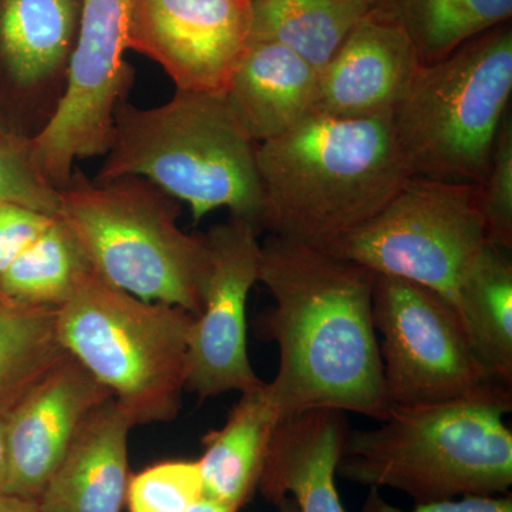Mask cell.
<instances>
[{"label":"cell","instance_id":"35","mask_svg":"<svg viewBox=\"0 0 512 512\" xmlns=\"http://www.w3.org/2000/svg\"><path fill=\"white\" fill-rule=\"evenodd\" d=\"M6 302L5 299L2 298V296H0V308H2V306H5L6 305Z\"/></svg>","mask_w":512,"mask_h":512},{"label":"cell","instance_id":"17","mask_svg":"<svg viewBox=\"0 0 512 512\" xmlns=\"http://www.w3.org/2000/svg\"><path fill=\"white\" fill-rule=\"evenodd\" d=\"M318 87L319 70L291 47L252 39L225 97L249 137L261 144L311 116Z\"/></svg>","mask_w":512,"mask_h":512},{"label":"cell","instance_id":"16","mask_svg":"<svg viewBox=\"0 0 512 512\" xmlns=\"http://www.w3.org/2000/svg\"><path fill=\"white\" fill-rule=\"evenodd\" d=\"M130 414L110 397L84 421L39 503L45 512H121L126 503Z\"/></svg>","mask_w":512,"mask_h":512},{"label":"cell","instance_id":"21","mask_svg":"<svg viewBox=\"0 0 512 512\" xmlns=\"http://www.w3.org/2000/svg\"><path fill=\"white\" fill-rule=\"evenodd\" d=\"M380 0H252V39L291 47L320 70Z\"/></svg>","mask_w":512,"mask_h":512},{"label":"cell","instance_id":"19","mask_svg":"<svg viewBox=\"0 0 512 512\" xmlns=\"http://www.w3.org/2000/svg\"><path fill=\"white\" fill-rule=\"evenodd\" d=\"M79 0H0V63L19 87L66 76L79 28Z\"/></svg>","mask_w":512,"mask_h":512},{"label":"cell","instance_id":"13","mask_svg":"<svg viewBox=\"0 0 512 512\" xmlns=\"http://www.w3.org/2000/svg\"><path fill=\"white\" fill-rule=\"evenodd\" d=\"M109 389L67 353L6 417L5 493L39 501L77 433Z\"/></svg>","mask_w":512,"mask_h":512},{"label":"cell","instance_id":"24","mask_svg":"<svg viewBox=\"0 0 512 512\" xmlns=\"http://www.w3.org/2000/svg\"><path fill=\"white\" fill-rule=\"evenodd\" d=\"M70 229L55 217L46 231L0 275V296L16 305L57 309L92 271Z\"/></svg>","mask_w":512,"mask_h":512},{"label":"cell","instance_id":"18","mask_svg":"<svg viewBox=\"0 0 512 512\" xmlns=\"http://www.w3.org/2000/svg\"><path fill=\"white\" fill-rule=\"evenodd\" d=\"M281 423L268 383L241 393L220 430L204 437L202 495L241 510L258 491L266 454Z\"/></svg>","mask_w":512,"mask_h":512},{"label":"cell","instance_id":"1","mask_svg":"<svg viewBox=\"0 0 512 512\" xmlns=\"http://www.w3.org/2000/svg\"><path fill=\"white\" fill-rule=\"evenodd\" d=\"M373 278L326 249L274 235L262 244L259 282L274 306L259 330L279 349L268 387L281 421L323 409L386 419Z\"/></svg>","mask_w":512,"mask_h":512},{"label":"cell","instance_id":"26","mask_svg":"<svg viewBox=\"0 0 512 512\" xmlns=\"http://www.w3.org/2000/svg\"><path fill=\"white\" fill-rule=\"evenodd\" d=\"M20 205L57 217L59 190L33 160L30 138L0 136V207Z\"/></svg>","mask_w":512,"mask_h":512},{"label":"cell","instance_id":"25","mask_svg":"<svg viewBox=\"0 0 512 512\" xmlns=\"http://www.w3.org/2000/svg\"><path fill=\"white\" fill-rule=\"evenodd\" d=\"M202 495L198 461H165L128 481L130 512H185Z\"/></svg>","mask_w":512,"mask_h":512},{"label":"cell","instance_id":"5","mask_svg":"<svg viewBox=\"0 0 512 512\" xmlns=\"http://www.w3.org/2000/svg\"><path fill=\"white\" fill-rule=\"evenodd\" d=\"M57 190V217L101 278L143 301L200 315L210 255L204 235L178 225L175 198L144 178L101 184L77 168Z\"/></svg>","mask_w":512,"mask_h":512},{"label":"cell","instance_id":"34","mask_svg":"<svg viewBox=\"0 0 512 512\" xmlns=\"http://www.w3.org/2000/svg\"><path fill=\"white\" fill-rule=\"evenodd\" d=\"M12 133V131L9 130L8 124L5 123V120H3L2 114H0V136L2 134H8Z\"/></svg>","mask_w":512,"mask_h":512},{"label":"cell","instance_id":"28","mask_svg":"<svg viewBox=\"0 0 512 512\" xmlns=\"http://www.w3.org/2000/svg\"><path fill=\"white\" fill-rule=\"evenodd\" d=\"M55 217L20 207H0V275L36 241Z\"/></svg>","mask_w":512,"mask_h":512},{"label":"cell","instance_id":"31","mask_svg":"<svg viewBox=\"0 0 512 512\" xmlns=\"http://www.w3.org/2000/svg\"><path fill=\"white\" fill-rule=\"evenodd\" d=\"M8 443H6V419H0V493H5L8 483Z\"/></svg>","mask_w":512,"mask_h":512},{"label":"cell","instance_id":"12","mask_svg":"<svg viewBox=\"0 0 512 512\" xmlns=\"http://www.w3.org/2000/svg\"><path fill=\"white\" fill-rule=\"evenodd\" d=\"M252 25V0H130L127 45L160 64L175 90L225 94Z\"/></svg>","mask_w":512,"mask_h":512},{"label":"cell","instance_id":"9","mask_svg":"<svg viewBox=\"0 0 512 512\" xmlns=\"http://www.w3.org/2000/svg\"><path fill=\"white\" fill-rule=\"evenodd\" d=\"M372 302L390 407L454 402L504 386L478 359L456 308L439 293L375 274Z\"/></svg>","mask_w":512,"mask_h":512},{"label":"cell","instance_id":"32","mask_svg":"<svg viewBox=\"0 0 512 512\" xmlns=\"http://www.w3.org/2000/svg\"><path fill=\"white\" fill-rule=\"evenodd\" d=\"M185 512H238L229 505L220 503V501L212 500V498L201 495L194 504Z\"/></svg>","mask_w":512,"mask_h":512},{"label":"cell","instance_id":"30","mask_svg":"<svg viewBox=\"0 0 512 512\" xmlns=\"http://www.w3.org/2000/svg\"><path fill=\"white\" fill-rule=\"evenodd\" d=\"M0 512H45L37 500L0 493Z\"/></svg>","mask_w":512,"mask_h":512},{"label":"cell","instance_id":"33","mask_svg":"<svg viewBox=\"0 0 512 512\" xmlns=\"http://www.w3.org/2000/svg\"><path fill=\"white\" fill-rule=\"evenodd\" d=\"M275 507L278 508V512H299L298 505H296L291 497L282 498Z\"/></svg>","mask_w":512,"mask_h":512},{"label":"cell","instance_id":"15","mask_svg":"<svg viewBox=\"0 0 512 512\" xmlns=\"http://www.w3.org/2000/svg\"><path fill=\"white\" fill-rule=\"evenodd\" d=\"M345 414L312 410L278 424L258 485L268 503L291 497L299 512H346L336 487V468L349 431Z\"/></svg>","mask_w":512,"mask_h":512},{"label":"cell","instance_id":"10","mask_svg":"<svg viewBox=\"0 0 512 512\" xmlns=\"http://www.w3.org/2000/svg\"><path fill=\"white\" fill-rule=\"evenodd\" d=\"M130 0H82L66 84L45 126L30 137L33 160L56 188L77 160L101 157L110 146L114 113L126 96Z\"/></svg>","mask_w":512,"mask_h":512},{"label":"cell","instance_id":"27","mask_svg":"<svg viewBox=\"0 0 512 512\" xmlns=\"http://www.w3.org/2000/svg\"><path fill=\"white\" fill-rule=\"evenodd\" d=\"M478 205L483 214L488 242L512 249V116L505 114L495 138L490 167L478 185Z\"/></svg>","mask_w":512,"mask_h":512},{"label":"cell","instance_id":"14","mask_svg":"<svg viewBox=\"0 0 512 512\" xmlns=\"http://www.w3.org/2000/svg\"><path fill=\"white\" fill-rule=\"evenodd\" d=\"M421 67L402 26L373 9L319 70L312 114L339 119L393 116Z\"/></svg>","mask_w":512,"mask_h":512},{"label":"cell","instance_id":"22","mask_svg":"<svg viewBox=\"0 0 512 512\" xmlns=\"http://www.w3.org/2000/svg\"><path fill=\"white\" fill-rule=\"evenodd\" d=\"M66 355L56 309L9 302L2 306L0 419H6Z\"/></svg>","mask_w":512,"mask_h":512},{"label":"cell","instance_id":"8","mask_svg":"<svg viewBox=\"0 0 512 512\" xmlns=\"http://www.w3.org/2000/svg\"><path fill=\"white\" fill-rule=\"evenodd\" d=\"M487 242L478 185L410 177L382 210L326 251L424 286L454 306L461 276Z\"/></svg>","mask_w":512,"mask_h":512},{"label":"cell","instance_id":"23","mask_svg":"<svg viewBox=\"0 0 512 512\" xmlns=\"http://www.w3.org/2000/svg\"><path fill=\"white\" fill-rule=\"evenodd\" d=\"M377 9L402 26L427 66L510 22L512 0H380Z\"/></svg>","mask_w":512,"mask_h":512},{"label":"cell","instance_id":"11","mask_svg":"<svg viewBox=\"0 0 512 512\" xmlns=\"http://www.w3.org/2000/svg\"><path fill=\"white\" fill-rule=\"evenodd\" d=\"M254 225L238 218L204 235L210 255L204 306L188 336L187 386L200 399L264 386L248 356L247 302L259 282L262 244Z\"/></svg>","mask_w":512,"mask_h":512},{"label":"cell","instance_id":"6","mask_svg":"<svg viewBox=\"0 0 512 512\" xmlns=\"http://www.w3.org/2000/svg\"><path fill=\"white\" fill-rule=\"evenodd\" d=\"M56 316L64 350L110 390L136 426L177 417L192 313L143 301L92 269Z\"/></svg>","mask_w":512,"mask_h":512},{"label":"cell","instance_id":"4","mask_svg":"<svg viewBox=\"0 0 512 512\" xmlns=\"http://www.w3.org/2000/svg\"><path fill=\"white\" fill-rule=\"evenodd\" d=\"M256 146L225 94L175 90L153 109L123 99L94 181L144 178L188 204L195 222L227 208L232 218L261 232L264 198Z\"/></svg>","mask_w":512,"mask_h":512},{"label":"cell","instance_id":"7","mask_svg":"<svg viewBox=\"0 0 512 512\" xmlns=\"http://www.w3.org/2000/svg\"><path fill=\"white\" fill-rule=\"evenodd\" d=\"M511 94V22L421 67L392 116L410 175L483 184Z\"/></svg>","mask_w":512,"mask_h":512},{"label":"cell","instance_id":"29","mask_svg":"<svg viewBox=\"0 0 512 512\" xmlns=\"http://www.w3.org/2000/svg\"><path fill=\"white\" fill-rule=\"evenodd\" d=\"M362 512H512V495H466L453 500L416 504L412 510H403L390 504L380 490L370 488Z\"/></svg>","mask_w":512,"mask_h":512},{"label":"cell","instance_id":"3","mask_svg":"<svg viewBox=\"0 0 512 512\" xmlns=\"http://www.w3.org/2000/svg\"><path fill=\"white\" fill-rule=\"evenodd\" d=\"M512 389L423 406L390 407L380 426L349 430L338 474L393 488L416 504L466 495H503L512 484Z\"/></svg>","mask_w":512,"mask_h":512},{"label":"cell","instance_id":"20","mask_svg":"<svg viewBox=\"0 0 512 512\" xmlns=\"http://www.w3.org/2000/svg\"><path fill=\"white\" fill-rule=\"evenodd\" d=\"M505 252L490 242L478 251L458 282L454 306L478 359L512 389V264Z\"/></svg>","mask_w":512,"mask_h":512},{"label":"cell","instance_id":"2","mask_svg":"<svg viewBox=\"0 0 512 512\" xmlns=\"http://www.w3.org/2000/svg\"><path fill=\"white\" fill-rule=\"evenodd\" d=\"M262 231L328 249L365 224L409 180L392 116L311 114L256 146Z\"/></svg>","mask_w":512,"mask_h":512}]
</instances>
